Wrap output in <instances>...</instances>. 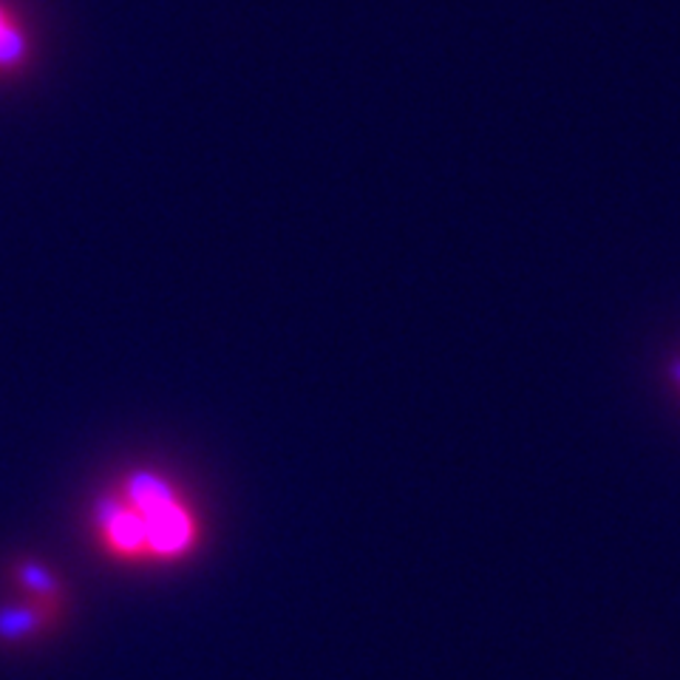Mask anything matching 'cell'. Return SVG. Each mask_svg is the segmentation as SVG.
Here are the masks:
<instances>
[{
  "label": "cell",
  "instance_id": "1",
  "mask_svg": "<svg viewBox=\"0 0 680 680\" xmlns=\"http://www.w3.org/2000/svg\"><path fill=\"white\" fill-rule=\"evenodd\" d=\"M21 52H23L21 34L9 26L7 14H3V9H0V63L18 60V57H21Z\"/></svg>",
  "mask_w": 680,
  "mask_h": 680
},
{
  "label": "cell",
  "instance_id": "2",
  "mask_svg": "<svg viewBox=\"0 0 680 680\" xmlns=\"http://www.w3.org/2000/svg\"><path fill=\"white\" fill-rule=\"evenodd\" d=\"M672 383H675V388L680 392V361L672 366Z\"/></svg>",
  "mask_w": 680,
  "mask_h": 680
}]
</instances>
